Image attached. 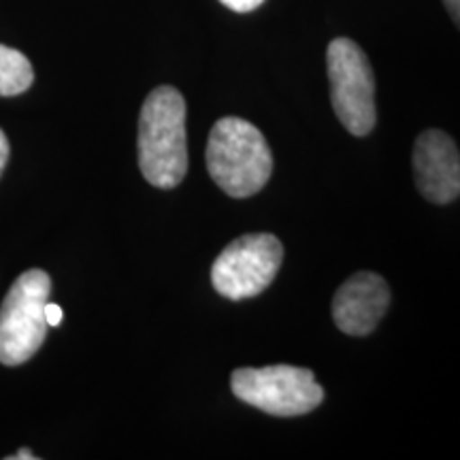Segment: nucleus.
<instances>
[{
  "label": "nucleus",
  "instance_id": "obj_1",
  "mask_svg": "<svg viewBox=\"0 0 460 460\" xmlns=\"http://www.w3.org/2000/svg\"><path fill=\"white\" fill-rule=\"evenodd\" d=\"M137 149L143 177L152 186L169 190L186 177V102L171 85H160L143 102Z\"/></svg>",
  "mask_w": 460,
  "mask_h": 460
},
{
  "label": "nucleus",
  "instance_id": "obj_2",
  "mask_svg": "<svg viewBox=\"0 0 460 460\" xmlns=\"http://www.w3.org/2000/svg\"><path fill=\"white\" fill-rule=\"evenodd\" d=\"M207 171L228 197H254L273 172V154L254 124L222 118L207 141Z\"/></svg>",
  "mask_w": 460,
  "mask_h": 460
},
{
  "label": "nucleus",
  "instance_id": "obj_3",
  "mask_svg": "<svg viewBox=\"0 0 460 460\" xmlns=\"http://www.w3.org/2000/svg\"><path fill=\"white\" fill-rule=\"evenodd\" d=\"M49 275L41 269L22 273L0 307V362L17 367L31 360L48 337Z\"/></svg>",
  "mask_w": 460,
  "mask_h": 460
},
{
  "label": "nucleus",
  "instance_id": "obj_4",
  "mask_svg": "<svg viewBox=\"0 0 460 460\" xmlns=\"http://www.w3.org/2000/svg\"><path fill=\"white\" fill-rule=\"evenodd\" d=\"M239 401L278 418H295L318 410L324 390L309 369L295 365L245 367L230 376Z\"/></svg>",
  "mask_w": 460,
  "mask_h": 460
},
{
  "label": "nucleus",
  "instance_id": "obj_5",
  "mask_svg": "<svg viewBox=\"0 0 460 460\" xmlns=\"http://www.w3.org/2000/svg\"><path fill=\"white\" fill-rule=\"evenodd\" d=\"M331 102L343 128L354 137H367L377 124L376 75L371 62L352 39H332L326 49Z\"/></svg>",
  "mask_w": 460,
  "mask_h": 460
},
{
  "label": "nucleus",
  "instance_id": "obj_6",
  "mask_svg": "<svg viewBox=\"0 0 460 460\" xmlns=\"http://www.w3.org/2000/svg\"><path fill=\"white\" fill-rule=\"evenodd\" d=\"M281 262L284 245L275 234L254 233L234 239L224 247L211 267L216 292L233 301L258 296L273 284Z\"/></svg>",
  "mask_w": 460,
  "mask_h": 460
},
{
  "label": "nucleus",
  "instance_id": "obj_7",
  "mask_svg": "<svg viewBox=\"0 0 460 460\" xmlns=\"http://www.w3.org/2000/svg\"><path fill=\"white\" fill-rule=\"evenodd\" d=\"M413 181L420 197L433 205H450L460 197V152L446 130L429 128L413 143Z\"/></svg>",
  "mask_w": 460,
  "mask_h": 460
},
{
  "label": "nucleus",
  "instance_id": "obj_8",
  "mask_svg": "<svg viewBox=\"0 0 460 460\" xmlns=\"http://www.w3.org/2000/svg\"><path fill=\"white\" fill-rule=\"evenodd\" d=\"M393 292L382 275L360 271L339 286L332 298V320L349 337H367L386 315Z\"/></svg>",
  "mask_w": 460,
  "mask_h": 460
},
{
  "label": "nucleus",
  "instance_id": "obj_9",
  "mask_svg": "<svg viewBox=\"0 0 460 460\" xmlns=\"http://www.w3.org/2000/svg\"><path fill=\"white\" fill-rule=\"evenodd\" d=\"M34 82L31 60L13 48L0 45V96H17Z\"/></svg>",
  "mask_w": 460,
  "mask_h": 460
},
{
  "label": "nucleus",
  "instance_id": "obj_10",
  "mask_svg": "<svg viewBox=\"0 0 460 460\" xmlns=\"http://www.w3.org/2000/svg\"><path fill=\"white\" fill-rule=\"evenodd\" d=\"M224 7L237 11V13H250V11H254L261 7L264 0H220Z\"/></svg>",
  "mask_w": 460,
  "mask_h": 460
},
{
  "label": "nucleus",
  "instance_id": "obj_11",
  "mask_svg": "<svg viewBox=\"0 0 460 460\" xmlns=\"http://www.w3.org/2000/svg\"><path fill=\"white\" fill-rule=\"evenodd\" d=\"M65 318V314H62V307L56 303H48V322L49 326H58Z\"/></svg>",
  "mask_w": 460,
  "mask_h": 460
},
{
  "label": "nucleus",
  "instance_id": "obj_12",
  "mask_svg": "<svg viewBox=\"0 0 460 460\" xmlns=\"http://www.w3.org/2000/svg\"><path fill=\"white\" fill-rule=\"evenodd\" d=\"M444 4H446V11L452 17L454 26L460 31V0H444Z\"/></svg>",
  "mask_w": 460,
  "mask_h": 460
},
{
  "label": "nucleus",
  "instance_id": "obj_13",
  "mask_svg": "<svg viewBox=\"0 0 460 460\" xmlns=\"http://www.w3.org/2000/svg\"><path fill=\"white\" fill-rule=\"evenodd\" d=\"M7 160H9V141L7 137H4V132L0 130V175H3L4 166H7Z\"/></svg>",
  "mask_w": 460,
  "mask_h": 460
},
{
  "label": "nucleus",
  "instance_id": "obj_14",
  "mask_svg": "<svg viewBox=\"0 0 460 460\" xmlns=\"http://www.w3.org/2000/svg\"><path fill=\"white\" fill-rule=\"evenodd\" d=\"M13 460H32L34 454H31V450H20V454H15V456H11Z\"/></svg>",
  "mask_w": 460,
  "mask_h": 460
}]
</instances>
